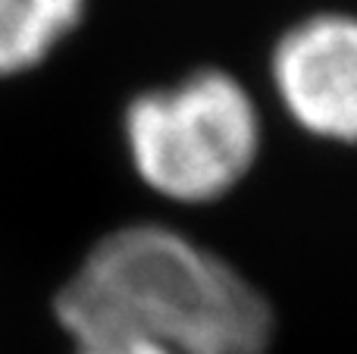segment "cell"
Masks as SVG:
<instances>
[{"mask_svg": "<svg viewBox=\"0 0 357 354\" xmlns=\"http://www.w3.org/2000/svg\"><path fill=\"white\" fill-rule=\"evenodd\" d=\"M69 339L142 336L178 354H270L273 305L241 270L163 223L100 236L54 295Z\"/></svg>", "mask_w": 357, "mask_h": 354, "instance_id": "6da1fadb", "label": "cell"}, {"mask_svg": "<svg viewBox=\"0 0 357 354\" xmlns=\"http://www.w3.org/2000/svg\"><path fill=\"white\" fill-rule=\"evenodd\" d=\"M135 176L176 204H213L248 179L260 157L257 100L226 69H195L135 94L123 110Z\"/></svg>", "mask_w": 357, "mask_h": 354, "instance_id": "7a4b0ae2", "label": "cell"}, {"mask_svg": "<svg viewBox=\"0 0 357 354\" xmlns=\"http://www.w3.org/2000/svg\"><path fill=\"white\" fill-rule=\"evenodd\" d=\"M270 79L298 129L335 144H357V16L314 13L279 35Z\"/></svg>", "mask_w": 357, "mask_h": 354, "instance_id": "3957f363", "label": "cell"}, {"mask_svg": "<svg viewBox=\"0 0 357 354\" xmlns=\"http://www.w3.org/2000/svg\"><path fill=\"white\" fill-rule=\"evenodd\" d=\"M88 0H0V79L38 69L82 25Z\"/></svg>", "mask_w": 357, "mask_h": 354, "instance_id": "277c9868", "label": "cell"}, {"mask_svg": "<svg viewBox=\"0 0 357 354\" xmlns=\"http://www.w3.org/2000/svg\"><path fill=\"white\" fill-rule=\"evenodd\" d=\"M73 354H178L142 336H82L73 339Z\"/></svg>", "mask_w": 357, "mask_h": 354, "instance_id": "5b68a950", "label": "cell"}]
</instances>
